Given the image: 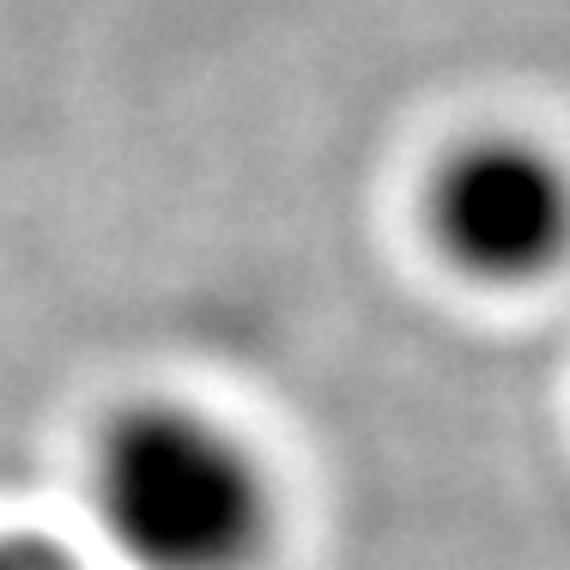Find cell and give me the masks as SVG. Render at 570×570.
I'll use <instances>...</instances> for the list:
<instances>
[{"instance_id":"6da1fadb","label":"cell","mask_w":570,"mask_h":570,"mask_svg":"<svg viewBox=\"0 0 570 570\" xmlns=\"http://www.w3.org/2000/svg\"><path fill=\"white\" fill-rule=\"evenodd\" d=\"M91 504L134 570H237L267 522L249 455L183 406H134L104 431Z\"/></svg>"},{"instance_id":"7a4b0ae2","label":"cell","mask_w":570,"mask_h":570,"mask_svg":"<svg viewBox=\"0 0 570 570\" xmlns=\"http://www.w3.org/2000/svg\"><path fill=\"white\" fill-rule=\"evenodd\" d=\"M431 230L473 279H534L570 249V176L528 140L455 146L431 183Z\"/></svg>"},{"instance_id":"3957f363","label":"cell","mask_w":570,"mask_h":570,"mask_svg":"<svg viewBox=\"0 0 570 570\" xmlns=\"http://www.w3.org/2000/svg\"><path fill=\"white\" fill-rule=\"evenodd\" d=\"M0 570H73V564L37 534H0Z\"/></svg>"}]
</instances>
